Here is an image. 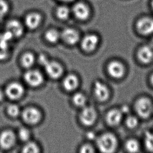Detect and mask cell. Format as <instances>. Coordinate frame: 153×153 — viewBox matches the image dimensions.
I'll return each instance as SVG.
<instances>
[{"instance_id": "34", "label": "cell", "mask_w": 153, "mask_h": 153, "mask_svg": "<svg viewBox=\"0 0 153 153\" xmlns=\"http://www.w3.org/2000/svg\"><path fill=\"white\" fill-rule=\"evenodd\" d=\"M87 137L88 139H90V140H93V139H95V135L93 132H90L87 133Z\"/></svg>"}, {"instance_id": "17", "label": "cell", "mask_w": 153, "mask_h": 153, "mask_svg": "<svg viewBox=\"0 0 153 153\" xmlns=\"http://www.w3.org/2000/svg\"><path fill=\"white\" fill-rule=\"evenodd\" d=\"M42 15L38 13H31L27 15L25 19V25L29 29H35L42 22Z\"/></svg>"}, {"instance_id": "20", "label": "cell", "mask_w": 153, "mask_h": 153, "mask_svg": "<svg viewBox=\"0 0 153 153\" xmlns=\"http://www.w3.org/2000/svg\"><path fill=\"white\" fill-rule=\"evenodd\" d=\"M35 62V58L33 54L27 52L23 54L21 59V63L23 66L26 68H31Z\"/></svg>"}, {"instance_id": "29", "label": "cell", "mask_w": 153, "mask_h": 153, "mask_svg": "<svg viewBox=\"0 0 153 153\" xmlns=\"http://www.w3.org/2000/svg\"><path fill=\"white\" fill-rule=\"evenodd\" d=\"M126 126L130 128H134L139 124V121L134 116H128L126 120Z\"/></svg>"}, {"instance_id": "32", "label": "cell", "mask_w": 153, "mask_h": 153, "mask_svg": "<svg viewBox=\"0 0 153 153\" xmlns=\"http://www.w3.org/2000/svg\"><path fill=\"white\" fill-rule=\"evenodd\" d=\"M49 60H48L47 57L46 56H45L44 54H40L39 56L38 61H39L40 64L42 65V66H45L49 62Z\"/></svg>"}, {"instance_id": "19", "label": "cell", "mask_w": 153, "mask_h": 153, "mask_svg": "<svg viewBox=\"0 0 153 153\" xmlns=\"http://www.w3.org/2000/svg\"><path fill=\"white\" fill-rule=\"evenodd\" d=\"M79 85V80L75 75L69 74L64 78L63 85L68 91H72L76 88Z\"/></svg>"}, {"instance_id": "30", "label": "cell", "mask_w": 153, "mask_h": 153, "mask_svg": "<svg viewBox=\"0 0 153 153\" xmlns=\"http://www.w3.org/2000/svg\"><path fill=\"white\" fill-rule=\"evenodd\" d=\"M9 5L5 0H0V17L5 15L9 10Z\"/></svg>"}, {"instance_id": "24", "label": "cell", "mask_w": 153, "mask_h": 153, "mask_svg": "<svg viewBox=\"0 0 153 153\" xmlns=\"http://www.w3.org/2000/svg\"><path fill=\"white\" fill-rule=\"evenodd\" d=\"M139 142L134 139H131L127 141L126 144V149L130 153H137L140 150Z\"/></svg>"}, {"instance_id": "5", "label": "cell", "mask_w": 153, "mask_h": 153, "mask_svg": "<svg viewBox=\"0 0 153 153\" xmlns=\"http://www.w3.org/2000/svg\"><path fill=\"white\" fill-rule=\"evenodd\" d=\"M16 141V135L10 130L4 131L0 134V147L2 149H10L14 146Z\"/></svg>"}, {"instance_id": "27", "label": "cell", "mask_w": 153, "mask_h": 153, "mask_svg": "<svg viewBox=\"0 0 153 153\" xmlns=\"http://www.w3.org/2000/svg\"><path fill=\"white\" fill-rule=\"evenodd\" d=\"M7 112L8 115L13 118H16L21 114L20 108L15 104H11L8 105L7 108Z\"/></svg>"}, {"instance_id": "13", "label": "cell", "mask_w": 153, "mask_h": 153, "mask_svg": "<svg viewBox=\"0 0 153 153\" xmlns=\"http://www.w3.org/2000/svg\"><path fill=\"white\" fill-rule=\"evenodd\" d=\"M44 67L46 73L52 79H56L60 77L63 71L62 66L55 61H49Z\"/></svg>"}, {"instance_id": "10", "label": "cell", "mask_w": 153, "mask_h": 153, "mask_svg": "<svg viewBox=\"0 0 153 153\" xmlns=\"http://www.w3.org/2000/svg\"><path fill=\"white\" fill-rule=\"evenodd\" d=\"M73 13L75 16L79 20L85 21L90 16V10L86 4L79 2L75 4L73 7Z\"/></svg>"}, {"instance_id": "39", "label": "cell", "mask_w": 153, "mask_h": 153, "mask_svg": "<svg viewBox=\"0 0 153 153\" xmlns=\"http://www.w3.org/2000/svg\"><path fill=\"white\" fill-rule=\"evenodd\" d=\"M151 7L152 8V10H153V0H152L151 3Z\"/></svg>"}, {"instance_id": "38", "label": "cell", "mask_w": 153, "mask_h": 153, "mask_svg": "<svg viewBox=\"0 0 153 153\" xmlns=\"http://www.w3.org/2000/svg\"><path fill=\"white\" fill-rule=\"evenodd\" d=\"M150 81H151V83L152 85L153 86V73L152 74L151 76Z\"/></svg>"}, {"instance_id": "22", "label": "cell", "mask_w": 153, "mask_h": 153, "mask_svg": "<svg viewBox=\"0 0 153 153\" xmlns=\"http://www.w3.org/2000/svg\"><path fill=\"white\" fill-rule=\"evenodd\" d=\"M56 14L60 19L66 20L70 15V10L67 6H60L56 10Z\"/></svg>"}, {"instance_id": "21", "label": "cell", "mask_w": 153, "mask_h": 153, "mask_svg": "<svg viewBox=\"0 0 153 153\" xmlns=\"http://www.w3.org/2000/svg\"><path fill=\"white\" fill-rule=\"evenodd\" d=\"M60 37L61 33L56 29H50L47 31L45 34L46 40L52 44H54L58 42Z\"/></svg>"}, {"instance_id": "6", "label": "cell", "mask_w": 153, "mask_h": 153, "mask_svg": "<svg viewBox=\"0 0 153 153\" xmlns=\"http://www.w3.org/2000/svg\"><path fill=\"white\" fill-rule=\"evenodd\" d=\"M22 118L26 123L29 124H36L39 122L42 115L40 111L34 107H28L22 112Z\"/></svg>"}, {"instance_id": "28", "label": "cell", "mask_w": 153, "mask_h": 153, "mask_svg": "<svg viewBox=\"0 0 153 153\" xmlns=\"http://www.w3.org/2000/svg\"><path fill=\"white\" fill-rule=\"evenodd\" d=\"M19 137L22 141L26 142L29 140L30 137V133L27 128H22L19 130Z\"/></svg>"}, {"instance_id": "25", "label": "cell", "mask_w": 153, "mask_h": 153, "mask_svg": "<svg viewBox=\"0 0 153 153\" xmlns=\"http://www.w3.org/2000/svg\"><path fill=\"white\" fill-rule=\"evenodd\" d=\"M86 101V96L81 93H77L73 97V102L75 105L79 107H84Z\"/></svg>"}, {"instance_id": "15", "label": "cell", "mask_w": 153, "mask_h": 153, "mask_svg": "<svg viewBox=\"0 0 153 153\" xmlns=\"http://www.w3.org/2000/svg\"><path fill=\"white\" fill-rule=\"evenodd\" d=\"M61 37L66 43L70 45L76 44L79 40V33L71 28L64 29L61 33Z\"/></svg>"}, {"instance_id": "31", "label": "cell", "mask_w": 153, "mask_h": 153, "mask_svg": "<svg viewBox=\"0 0 153 153\" xmlns=\"http://www.w3.org/2000/svg\"><path fill=\"white\" fill-rule=\"evenodd\" d=\"M94 149L91 145L89 144H85L81 147L80 152L82 153H93Z\"/></svg>"}, {"instance_id": "37", "label": "cell", "mask_w": 153, "mask_h": 153, "mask_svg": "<svg viewBox=\"0 0 153 153\" xmlns=\"http://www.w3.org/2000/svg\"><path fill=\"white\" fill-rule=\"evenodd\" d=\"M59 1L63 2H72V1H74V0H59Z\"/></svg>"}, {"instance_id": "7", "label": "cell", "mask_w": 153, "mask_h": 153, "mask_svg": "<svg viewBox=\"0 0 153 153\" xmlns=\"http://www.w3.org/2000/svg\"><path fill=\"white\" fill-rule=\"evenodd\" d=\"M25 82L31 87H38L42 84L44 78L39 71L35 70L27 71L24 74Z\"/></svg>"}, {"instance_id": "36", "label": "cell", "mask_w": 153, "mask_h": 153, "mask_svg": "<svg viewBox=\"0 0 153 153\" xmlns=\"http://www.w3.org/2000/svg\"><path fill=\"white\" fill-rule=\"evenodd\" d=\"M149 46H151L153 49V37L151 38V39L149 40V43L148 44Z\"/></svg>"}, {"instance_id": "26", "label": "cell", "mask_w": 153, "mask_h": 153, "mask_svg": "<svg viewBox=\"0 0 153 153\" xmlns=\"http://www.w3.org/2000/svg\"><path fill=\"white\" fill-rule=\"evenodd\" d=\"M22 152L25 153H37L39 152V148L36 143L28 142L23 147Z\"/></svg>"}, {"instance_id": "35", "label": "cell", "mask_w": 153, "mask_h": 153, "mask_svg": "<svg viewBox=\"0 0 153 153\" xmlns=\"http://www.w3.org/2000/svg\"><path fill=\"white\" fill-rule=\"evenodd\" d=\"M4 98V93H3V91L0 90V102H2Z\"/></svg>"}, {"instance_id": "14", "label": "cell", "mask_w": 153, "mask_h": 153, "mask_svg": "<svg viewBox=\"0 0 153 153\" xmlns=\"http://www.w3.org/2000/svg\"><path fill=\"white\" fill-rule=\"evenodd\" d=\"M99 38L94 34H89L85 36L82 40V47L83 50L87 52L93 51L97 47Z\"/></svg>"}, {"instance_id": "33", "label": "cell", "mask_w": 153, "mask_h": 153, "mask_svg": "<svg viewBox=\"0 0 153 153\" xmlns=\"http://www.w3.org/2000/svg\"><path fill=\"white\" fill-rule=\"evenodd\" d=\"M120 111H121L123 114H128L130 112V109H129V108L128 106L127 105H123L122 108H121Z\"/></svg>"}, {"instance_id": "1", "label": "cell", "mask_w": 153, "mask_h": 153, "mask_svg": "<svg viewBox=\"0 0 153 153\" xmlns=\"http://www.w3.org/2000/svg\"><path fill=\"white\" fill-rule=\"evenodd\" d=\"M97 144L98 149L102 153H113L118 146L116 137L111 133H105L98 139Z\"/></svg>"}, {"instance_id": "9", "label": "cell", "mask_w": 153, "mask_h": 153, "mask_svg": "<svg viewBox=\"0 0 153 153\" xmlns=\"http://www.w3.org/2000/svg\"><path fill=\"white\" fill-rule=\"evenodd\" d=\"M94 92L96 97L101 102L105 101L109 97V90L107 86L99 81H95L94 83Z\"/></svg>"}, {"instance_id": "8", "label": "cell", "mask_w": 153, "mask_h": 153, "mask_svg": "<svg viewBox=\"0 0 153 153\" xmlns=\"http://www.w3.org/2000/svg\"><path fill=\"white\" fill-rule=\"evenodd\" d=\"M80 120L82 123L86 126L94 124L97 118V113L94 108L91 107H85L80 114Z\"/></svg>"}, {"instance_id": "12", "label": "cell", "mask_w": 153, "mask_h": 153, "mask_svg": "<svg viewBox=\"0 0 153 153\" xmlns=\"http://www.w3.org/2000/svg\"><path fill=\"white\" fill-rule=\"evenodd\" d=\"M137 58L143 64H149L153 61V48L149 45L141 47L137 52Z\"/></svg>"}, {"instance_id": "3", "label": "cell", "mask_w": 153, "mask_h": 153, "mask_svg": "<svg viewBox=\"0 0 153 153\" xmlns=\"http://www.w3.org/2000/svg\"><path fill=\"white\" fill-rule=\"evenodd\" d=\"M136 28L141 35H152L153 34V18L144 16L139 19L136 23Z\"/></svg>"}, {"instance_id": "2", "label": "cell", "mask_w": 153, "mask_h": 153, "mask_svg": "<svg viewBox=\"0 0 153 153\" xmlns=\"http://www.w3.org/2000/svg\"><path fill=\"white\" fill-rule=\"evenodd\" d=\"M135 109L141 118L147 119L153 113V103L149 98H140L135 102Z\"/></svg>"}, {"instance_id": "18", "label": "cell", "mask_w": 153, "mask_h": 153, "mask_svg": "<svg viewBox=\"0 0 153 153\" xmlns=\"http://www.w3.org/2000/svg\"><path fill=\"white\" fill-rule=\"evenodd\" d=\"M123 114L120 110L113 109L108 112L106 116V121L110 126H116L122 120Z\"/></svg>"}, {"instance_id": "11", "label": "cell", "mask_w": 153, "mask_h": 153, "mask_svg": "<svg viewBox=\"0 0 153 153\" xmlns=\"http://www.w3.org/2000/svg\"><path fill=\"white\" fill-rule=\"evenodd\" d=\"M107 70L110 75L115 79L121 78L125 73L124 65L117 61L110 62L108 65Z\"/></svg>"}, {"instance_id": "23", "label": "cell", "mask_w": 153, "mask_h": 153, "mask_svg": "<svg viewBox=\"0 0 153 153\" xmlns=\"http://www.w3.org/2000/svg\"><path fill=\"white\" fill-rule=\"evenodd\" d=\"M144 142L147 151L153 152V133L149 131L145 132L144 137Z\"/></svg>"}, {"instance_id": "4", "label": "cell", "mask_w": 153, "mask_h": 153, "mask_svg": "<svg viewBox=\"0 0 153 153\" xmlns=\"http://www.w3.org/2000/svg\"><path fill=\"white\" fill-rule=\"evenodd\" d=\"M25 89L21 83L13 82L6 87L5 94L10 100H16L20 99L24 94Z\"/></svg>"}, {"instance_id": "16", "label": "cell", "mask_w": 153, "mask_h": 153, "mask_svg": "<svg viewBox=\"0 0 153 153\" xmlns=\"http://www.w3.org/2000/svg\"><path fill=\"white\" fill-rule=\"evenodd\" d=\"M6 31L10 32L13 37H19L24 33V27L22 24L16 19L8 21L6 25Z\"/></svg>"}]
</instances>
